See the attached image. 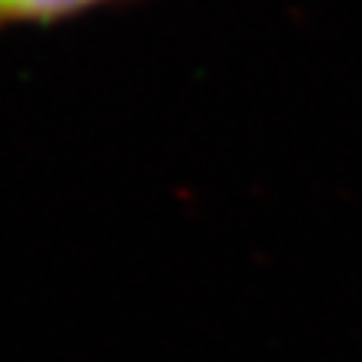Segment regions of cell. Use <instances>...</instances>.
Wrapping results in <instances>:
<instances>
[{
    "label": "cell",
    "mask_w": 362,
    "mask_h": 362,
    "mask_svg": "<svg viewBox=\"0 0 362 362\" xmlns=\"http://www.w3.org/2000/svg\"><path fill=\"white\" fill-rule=\"evenodd\" d=\"M94 4H103V0H0V25H13V21H52Z\"/></svg>",
    "instance_id": "obj_1"
}]
</instances>
